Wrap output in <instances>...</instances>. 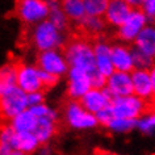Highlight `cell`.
I'll use <instances>...</instances> for the list:
<instances>
[{
    "mask_svg": "<svg viewBox=\"0 0 155 155\" xmlns=\"http://www.w3.org/2000/svg\"><path fill=\"white\" fill-rule=\"evenodd\" d=\"M61 7L66 17L68 18L70 24H74L76 26L87 16L83 0H61Z\"/></svg>",
    "mask_w": 155,
    "mask_h": 155,
    "instance_id": "cell-21",
    "label": "cell"
},
{
    "mask_svg": "<svg viewBox=\"0 0 155 155\" xmlns=\"http://www.w3.org/2000/svg\"><path fill=\"white\" fill-rule=\"evenodd\" d=\"M131 46L155 61V24L147 25Z\"/></svg>",
    "mask_w": 155,
    "mask_h": 155,
    "instance_id": "cell-18",
    "label": "cell"
},
{
    "mask_svg": "<svg viewBox=\"0 0 155 155\" xmlns=\"http://www.w3.org/2000/svg\"><path fill=\"white\" fill-rule=\"evenodd\" d=\"M147 25H149V21H147L142 11L131 9L126 20L117 28L116 36H117L118 42H122V44L126 45H133L134 41L137 40V37Z\"/></svg>",
    "mask_w": 155,
    "mask_h": 155,
    "instance_id": "cell-7",
    "label": "cell"
},
{
    "mask_svg": "<svg viewBox=\"0 0 155 155\" xmlns=\"http://www.w3.org/2000/svg\"><path fill=\"white\" fill-rule=\"evenodd\" d=\"M150 105H151V108H153V109H155V95H154V97L151 99V101H150Z\"/></svg>",
    "mask_w": 155,
    "mask_h": 155,
    "instance_id": "cell-36",
    "label": "cell"
},
{
    "mask_svg": "<svg viewBox=\"0 0 155 155\" xmlns=\"http://www.w3.org/2000/svg\"><path fill=\"white\" fill-rule=\"evenodd\" d=\"M9 146L17 151H21L25 155H32L38 151L41 143L33 133H16L15 131L9 141Z\"/></svg>",
    "mask_w": 155,
    "mask_h": 155,
    "instance_id": "cell-17",
    "label": "cell"
},
{
    "mask_svg": "<svg viewBox=\"0 0 155 155\" xmlns=\"http://www.w3.org/2000/svg\"><path fill=\"white\" fill-rule=\"evenodd\" d=\"M15 15L26 26H34L48 20L49 7L46 0H17Z\"/></svg>",
    "mask_w": 155,
    "mask_h": 155,
    "instance_id": "cell-6",
    "label": "cell"
},
{
    "mask_svg": "<svg viewBox=\"0 0 155 155\" xmlns=\"http://www.w3.org/2000/svg\"><path fill=\"white\" fill-rule=\"evenodd\" d=\"M29 40L33 48L38 53H42L48 50L63 49L67 42V36L64 32L55 28L49 20H45L30 28Z\"/></svg>",
    "mask_w": 155,
    "mask_h": 155,
    "instance_id": "cell-2",
    "label": "cell"
},
{
    "mask_svg": "<svg viewBox=\"0 0 155 155\" xmlns=\"http://www.w3.org/2000/svg\"><path fill=\"white\" fill-rule=\"evenodd\" d=\"M135 129L145 135H151L155 133V109L150 108L137 120Z\"/></svg>",
    "mask_w": 155,
    "mask_h": 155,
    "instance_id": "cell-25",
    "label": "cell"
},
{
    "mask_svg": "<svg viewBox=\"0 0 155 155\" xmlns=\"http://www.w3.org/2000/svg\"><path fill=\"white\" fill-rule=\"evenodd\" d=\"M109 2H112V0H109Z\"/></svg>",
    "mask_w": 155,
    "mask_h": 155,
    "instance_id": "cell-40",
    "label": "cell"
},
{
    "mask_svg": "<svg viewBox=\"0 0 155 155\" xmlns=\"http://www.w3.org/2000/svg\"><path fill=\"white\" fill-rule=\"evenodd\" d=\"M0 155H25V154H22L21 151L15 150L13 147H11L7 143L0 142Z\"/></svg>",
    "mask_w": 155,
    "mask_h": 155,
    "instance_id": "cell-32",
    "label": "cell"
},
{
    "mask_svg": "<svg viewBox=\"0 0 155 155\" xmlns=\"http://www.w3.org/2000/svg\"><path fill=\"white\" fill-rule=\"evenodd\" d=\"M0 92H2V86H0Z\"/></svg>",
    "mask_w": 155,
    "mask_h": 155,
    "instance_id": "cell-39",
    "label": "cell"
},
{
    "mask_svg": "<svg viewBox=\"0 0 155 155\" xmlns=\"http://www.w3.org/2000/svg\"><path fill=\"white\" fill-rule=\"evenodd\" d=\"M8 124L16 133H34V129L37 126V118L29 109H26L8 121Z\"/></svg>",
    "mask_w": 155,
    "mask_h": 155,
    "instance_id": "cell-23",
    "label": "cell"
},
{
    "mask_svg": "<svg viewBox=\"0 0 155 155\" xmlns=\"http://www.w3.org/2000/svg\"><path fill=\"white\" fill-rule=\"evenodd\" d=\"M16 86L25 94L44 91L41 79V70L37 64L32 63H16Z\"/></svg>",
    "mask_w": 155,
    "mask_h": 155,
    "instance_id": "cell-9",
    "label": "cell"
},
{
    "mask_svg": "<svg viewBox=\"0 0 155 155\" xmlns=\"http://www.w3.org/2000/svg\"><path fill=\"white\" fill-rule=\"evenodd\" d=\"M103 155H120V154H116V153H108V151H101Z\"/></svg>",
    "mask_w": 155,
    "mask_h": 155,
    "instance_id": "cell-37",
    "label": "cell"
},
{
    "mask_svg": "<svg viewBox=\"0 0 155 155\" xmlns=\"http://www.w3.org/2000/svg\"><path fill=\"white\" fill-rule=\"evenodd\" d=\"M149 24H155V0H143L141 8Z\"/></svg>",
    "mask_w": 155,
    "mask_h": 155,
    "instance_id": "cell-29",
    "label": "cell"
},
{
    "mask_svg": "<svg viewBox=\"0 0 155 155\" xmlns=\"http://www.w3.org/2000/svg\"><path fill=\"white\" fill-rule=\"evenodd\" d=\"M63 54L68 63V67L83 70L90 75L96 72L94 46L87 37L82 36L67 40L66 45L63 46Z\"/></svg>",
    "mask_w": 155,
    "mask_h": 155,
    "instance_id": "cell-1",
    "label": "cell"
},
{
    "mask_svg": "<svg viewBox=\"0 0 155 155\" xmlns=\"http://www.w3.org/2000/svg\"><path fill=\"white\" fill-rule=\"evenodd\" d=\"M92 46H94L96 71L104 78H108L114 72L110 58V44L104 37H101L95 40V42H92Z\"/></svg>",
    "mask_w": 155,
    "mask_h": 155,
    "instance_id": "cell-11",
    "label": "cell"
},
{
    "mask_svg": "<svg viewBox=\"0 0 155 155\" xmlns=\"http://www.w3.org/2000/svg\"><path fill=\"white\" fill-rule=\"evenodd\" d=\"M36 64L41 71L50 74V75L55 76L58 79L67 75V71L70 68L62 49L38 53Z\"/></svg>",
    "mask_w": 155,
    "mask_h": 155,
    "instance_id": "cell-8",
    "label": "cell"
},
{
    "mask_svg": "<svg viewBox=\"0 0 155 155\" xmlns=\"http://www.w3.org/2000/svg\"><path fill=\"white\" fill-rule=\"evenodd\" d=\"M67 84H66V95L68 100L79 101L84 95L92 88L91 86V75L83 70L79 68H68L67 75Z\"/></svg>",
    "mask_w": 155,
    "mask_h": 155,
    "instance_id": "cell-10",
    "label": "cell"
},
{
    "mask_svg": "<svg viewBox=\"0 0 155 155\" xmlns=\"http://www.w3.org/2000/svg\"><path fill=\"white\" fill-rule=\"evenodd\" d=\"M78 28L86 34L87 37L91 38H101L104 37V33L108 28L107 22L104 21L103 17H96V16H86V18L78 25Z\"/></svg>",
    "mask_w": 155,
    "mask_h": 155,
    "instance_id": "cell-20",
    "label": "cell"
},
{
    "mask_svg": "<svg viewBox=\"0 0 155 155\" xmlns=\"http://www.w3.org/2000/svg\"><path fill=\"white\" fill-rule=\"evenodd\" d=\"M95 155H103V154H101V153H96Z\"/></svg>",
    "mask_w": 155,
    "mask_h": 155,
    "instance_id": "cell-38",
    "label": "cell"
},
{
    "mask_svg": "<svg viewBox=\"0 0 155 155\" xmlns=\"http://www.w3.org/2000/svg\"><path fill=\"white\" fill-rule=\"evenodd\" d=\"M38 155H51V149L48 145H42L40 149H38Z\"/></svg>",
    "mask_w": 155,
    "mask_h": 155,
    "instance_id": "cell-34",
    "label": "cell"
},
{
    "mask_svg": "<svg viewBox=\"0 0 155 155\" xmlns=\"http://www.w3.org/2000/svg\"><path fill=\"white\" fill-rule=\"evenodd\" d=\"M26 100H28V107H36L40 104L45 103V92L38 91V92H32V94H26Z\"/></svg>",
    "mask_w": 155,
    "mask_h": 155,
    "instance_id": "cell-30",
    "label": "cell"
},
{
    "mask_svg": "<svg viewBox=\"0 0 155 155\" xmlns=\"http://www.w3.org/2000/svg\"><path fill=\"white\" fill-rule=\"evenodd\" d=\"M130 78L133 95L150 103L151 99L154 97L155 92L153 88V83H151L149 70H133L130 72Z\"/></svg>",
    "mask_w": 155,
    "mask_h": 155,
    "instance_id": "cell-15",
    "label": "cell"
},
{
    "mask_svg": "<svg viewBox=\"0 0 155 155\" xmlns=\"http://www.w3.org/2000/svg\"><path fill=\"white\" fill-rule=\"evenodd\" d=\"M150 72V78H151V83H153V88H154V92H155V63L151 66V68L149 70Z\"/></svg>",
    "mask_w": 155,
    "mask_h": 155,
    "instance_id": "cell-35",
    "label": "cell"
},
{
    "mask_svg": "<svg viewBox=\"0 0 155 155\" xmlns=\"http://www.w3.org/2000/svg\"><path fill=\"white\" fill-rule=\"evenodd\" d=\"M104 88H105L107 92L110 95L112 99L133 95L130 74L114 71L112 75H109L107 78L105 87Z\"/></svg>",
    "mask_w": 155,
    "mask_h": 155,
    "instance_id": "cell-14",
    "label": "cell"
},
{
    "mask_svg": "<svg viewBox=\"0 0 155 155\" xmlns=\"http://www.w3.org/2000/svg\"><path fill=\"white\" fill-rule=\"evenodd\" d=\"M26 94L21 91L16 84L3 87L0 92V118L3 122H8L21 112L28 109Z\"/></svg>",
    "mask_w": 155,
    "mask_h": 155,
    "instance_id": "cell-3",
    "label": "cell"
},
{
    "mask_svg": "<svg viewBox=\"0 0 155 155\" xmlns=\"http://www.w3.org/2000/svg\"><path fill=\"white\" fill-rule=\"evenodd\" d=\"M49 7V16L48 20L51 22V24L58 28L61 32H67L68 26H70V21L68 18L66 17L64 12L62 11L61 7V0H46Z\"/></svg>",
    "mask_w": 155,
    "mask_h": 155,
    "instance_id": "cell-22",
    "label": "cell"
},
{
    "mask_svg": "<svg viewBox=\"0 0 155 155\" xmlns=\"http://www.w3.org/2000/svg\"><path fill=\"white\" fill-rule=\"evenodd\" d=\"M16 84V63H7L0 67V86L9 87Z\"/></svg>",
    "mask_w": 155,
    "mask_h": 155,
    "instance_id": "cell-27",
    "label": "cell"
},
{
    "mask_svg": "<svg viewBox=\"0 0 155 155\" xmlns=\"http://www.w3.org/2000/svg\"><path fill=\"white\" fill-rule=\"evenodd\" d=\"M41 79H42V84H44V90H50V88L55 87L58 82H59V79L53 75H50V74H46L44 71H41Z\"/></svg>",
    "mask_w": 155,
    "mask_h": 155,
    "instance_id": "cell-31",
    "label": "cell"
},
{
    "mask_svg": "<svg viewBox=\"0 0 155 155\" xmlns=\"http://www.w3.org/2000/svg\"><path fill=\"white\" fill-rule=\"evenodd\" d=\"M110 101H112V97L107 92L105 88H91V90L79 100V103L82 104V107L84 109L95 116L99 112L107 109V108L110 105Z\"/></svg>",
    "mask_w": 155,
    "mask_h": 155,
    "instance_id": "cell-13",
    "label": "cell"
},
{
    "mask_svg": "<svg viewBox=\"0 0 155 155\" xmlns=\"http://www.w3.org/2000/svg\"><path fill=\"white\" fill-rule=\"evenodd\" d=\"M151 108L149 101L137 97L135 95L122 96V97L112 99L109 109L113 117L138 120L141 116Z\"/></svg>",
    "mask_w": 155,
    "mask_h": 155,
    "instance_id": "cell-5",
    "label": "cell"
},
{
    "mask_svg": "<svg viewBox=\"0 0 155 155\" xmlns=\"http://www.w3.org/2000/svg\"><path fill=\"white\" fill-rule=\"evenodd\" d=\"M87 16L103 17L109 0H83Z\"/></svg>",
    "mask_w": 155,
    "mask_h": 155,
    "instance_id": "cell-26",
    "label": "cell"
},
{
    "mask_svg": "<svg viewBox=\"0 0 155 155\" xmlns=\"http://www.w3.org/2000/svg\"><path fill=\"white\" fill-rule=\"evenodd\" d=\"M131 12V8L125 0H112L108 3V7L104 13V21L108 26L117 29Z\"/></svg>",
    "mask_w": 155,
    "mask_h": 155,
    "instance_id": "cell-16",
    "label": "cell"
},
{
    "mask_svg": "<svg viewBox=\"0 0 155 155\" xmlns=\"http://www.w3.org/2000/svg\"><path fill=\"white\" fill-rule=\"evenodd\" d=\"M125 2L129 4V7L131 9H139L143 3V0H125Z\"/></svg>",
    "mask_w": 155,
    "mask_h": 155,
    "instance_id": "cell-33",
    "label": "cell"
},
{
    "mask_svg": "<svg viewBox=\"0 0 155 155\" xmlns=\"http://www.w3.org/2000/svg\"><path fill=\"white\" fill-rule=\"evenodd\" d=\"M59 118H37V126L34 129V135L40 141L41 146L48 145L55 137L58 131Z\"/></svg>",
    "mask_w": 155,
    "mask_h": 155,
    "instance_id": "cell-19",
    "label": "cell"
},
{
    "mask_svg": "<svg viewBox=\"0 0 155 155\" xmlns=\"http://www.w3.org/2000/svg\"><path fill=\"white\" fill-rule=\"evenodd\" d=\"M62 116H63L66 126L72 130L86 131L99 126L96 116L87 112L82 107V104L79 101H75V100L66 101L63 105V110H62Z\"/></svg>",
    "mask_w": 155,
    "mask_h": 155,
    "instance_id": "cell-4",
    "label": "cell"
},
{
    "mask_svg": "<svg viewBox=\"0 0 155 155\" xmlns=\"http://www.w3.org/2000/svg\"><path fill=\"white\" fill-rule=\"evenodd\" d=\"M135 124H137V120L113 117L104 127L114 134H126L135 129Z\"/></svg>",
    "mask_w": 155,
    "mask_h": 155,
    "instance_id": "cell-24",
    "label": "cell"
},
{
    "mask_svg": "<svg viewBox=\"0 0 155 155\" xmlns=\"http://www.w3.org/2000/svg\"><path fill=\"white\" fill-rule=\"evenodd\" d=\"M110 58L114 71L130 74L134 70L133 50L130 45L122 44V42L110 44Z\"/></svg>",
    "mask_w": 155,
    "mask_h": 155,
    "instance_id": "cell-12",
    "label": "cell"
},
{
    "mask_svg": "<svg viewBox=\"0 0 155 155\" xmlns=\"http://www.w3.org/2000/svg\"><path fill=\"white\" fill-rule=\"evenodd\" d=\"M131 50H133V61H134V70H150L151 66L155 63V61H153L151 58H149L147 55H145L143 53L135 50L133 46H131Z\"/></svg>",
    "mask_w": 155,
    "mask_h": 155,
    "instance_id": "cell-28",
    "label": "cell"
}]
</instances>
